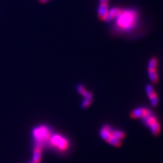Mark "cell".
<instances>
[{"label":"cell","instance_id":"obj_1","mask_svg":"<svg viewBox=\"0 0 163 163\" xmlns=\"http://www.w3.org/2000/svg\"><path fill=\"white\" fill-rule=\"evenodd\" d=\"M32 135L34 141H36V144H40L43 147L46 144H49L52 133L49 126L42 125L33 129Z\"/></svg>","mask_w":163,"mask_h":163},{"label":"cell","instance_id":"obj_2","mask_svg":"<svg viewBox=\"0 0 163 163\" xmlns=\"http://www.w3.org/2000/svg\"><path fill=\"white\" fill-rule=\"evenodd\" d=\"M141 119H142L144 125L147 127H149L150 129L151 132H152L153 135H159L161 131L160 123L158 122L156 115L152 111L149 110L147 115H145L144 117L141 118Z\"/></svg>","mask_w":163,"mask_h":163},{"label":"cell","instance_id":"obj_3","mask_svg":"<svg viewBox=\"0 0 163 163\" xmlns=\"http://www.w3.org/2000/svg\"><path fill=\"white\" fill-rule=\"evenodd\" d=\"M49 144L59 151H66L70 146L68 140L58 133L52 134L49 141Z\"/></svg>","mask_w":163,"mask_h":163},{"label":"cell","instance_id":"obj_4","mask_svg":"<svg viewBox=\"0 0 163 163\" xmlns=\"http://www.w3.org/2000/svg\"><path fill=\"white\" fill-rule=\"evenodd\" d=\"M117 24L120 26V28H124V29H128V28L132 27L133 24L134 22V13L133 11H121L119 15L117 16Z\"/></svg>","mask_w":163,"mask_h":163},{"label":"cell","instance_id":"obj_5","mask_svg":"<svg viewBox=\"0 0 163 163\" xmlns=\"http://www.w3.org/2000/svg\"><path fill=\"white\" fill-rule=\"evenodd\" d=\"M146 91H147V94L150 100L151 104L153 106H157L159 104V97H158L157 94H156L155 89L151 85H147L146 87Z\"/></svg>","mask_w":163,"mask_h":163},{"label":"cell","instance_id":"obj_6","mask_svg":"<svg viewBox=\"0 0 163 163\" xmlns=\"http://www.w3.org/2000/svg\"><path fill=\"white\" fill-rule=\"evenodd\" d=\"M149 110H150V109L145 107L137 108V109H134V110L131 113V116L133 119H138V118L141 119V118L144 117Z\"/></svg>","mask_w":163,"mask_h":163},{"label":"cell","instance_id":"obj_7","mask_svg":"<svg viewBox=\"0 0 163 163\" xmlns=\"http://www.w3.org/2000/svg\"><path fill=\"white\" fill-rule=\"evenodd\" d=\"M43 147L40 144H35L34 150H33V162L36 163H40L42 157V151Z\"/></svg>","mask_w":163,"mask_h":163},{"label":"cell","instance_id":"obj_8","mask_svg":"<svg viewBox=\"0 0 163 163\" xmlns=\"http://www.w3.org/2000/svg\"><path fill=\"white\" fill-rule=\"evenodd\" d=\"M148 75H149V79L153 84H156L159 82V76H158L157 70L156 69L148 70Z\"/></svg>","mask_w":163,"mask_h":163},{"label":"cell","instance_id":"obj_9","mask_svg":"<svg viewBox=\"0 0 163 163\" xmlns=\"http://www.w3.org/2000/svg\"><path fill=\"white\" fill-rule=\"evenodd\" d=\"M77 91L83 97L85 98L92 97V94H91V92H89V91H88L82 85H79L77 86Z\"/></svg>","mask_w":163,"mask_h":163},{"label":"cell","instance_id":"obj_10","mask_svg":"<svg viewBox=\"0 0 163 163\" xmlns=\"http://www.w3.org/2000/svg\"><path fill=\"white\" fill-rule=\"evenodd\" d=\"M108 12V7L106 4H101L98 7L97 10V14L98 17H99L101 19H103L104 17L105 16V14Z\"/></svg>","mask_w":163,"mask_h":163},{"label":"cell","instance_id":"obj_11","mask_svg":"<svg viewBox=\"0 0 163 163\" xmlns=\"http://www.w3.org/2000/svg\"><path fill=\"white\" fill-rule=\"evenodd\" d=\"M113 136L121 141V140L124 139L125 137V134L120 130H115V129H113Z\"/></svg>","mask_w":163,"mask_h":163},{"label":"cell","instance_id":"obj_12","mask_svg":"<svg viewBox=\"0 0 163 163\" xmlns=\"http://www.w3.org/2000/svg\"><path fill=\"white\" fill-rule=\"evenodd\" d=\"M158 66V60L156 58H153L149 60L148 63V70L151 69H157Z\"/></svg>","mask_w":163,"mask_h":163},{"label":"cell","instance_id":"obj_13","mask_svg":"<svg viewBox=\"0 0 163 163\" xmlns=\"http://www.w3.org/2000/svg\"><path fill=\"white\" fill-rule=\"evenodd\" d=\"M108 12L112 15L113 18H116L121 12V10L119 8H112L111 9L108 10Z\"/></svg>","mask_w":163,"mask_h":163},{"label":"cell","instance_id":"obj_14","mask_svg":"<svg viewBox=\"0 0 163 163\" xmlns=\"http://www.w3.org/2000/svg\"><path fill=\"white\" fill-rule=\"evenodd\" d=\"M91 103H92V97L89 98H85L84 101H82V108H87L91 105Z\"/></svg>","mask_w":163,"mask_h":163},{"label":"cell","instance_id":"obj_15","mask_svg":"<svg viewBox=\"0 0 163 163\" xmlns=\"http://www.w3.org/2000/svg\"><path fill=\"white\" fill-rule=\"evenodd\" d=\"M113 19V18L112 15H111V14H109V12L106 13V14H105V16H104V18H103V20H104V21H106V22H109V21H111Z\"/></svg>","mask_w":163,"mask_h":163},{"label":"cell","instance_id":"obj_16","mask_svg":"<svg viewBox=\"0 0 163 163\" xmlns=\"http://www.w3.org/2000/svg\"><path fill=\"white\" fill-rule=\"evenodd\" d=\"M108 1L109 0H100V2H101V4H108Z\"/></svg>","mask_w":163,"mask_h":163},{"label":"cell","instance_id":"obj_17","mask_svg":"<svg viewBox=\"0 0 163 163\" xmlns=\"http://www.w3.org/2000/svg\"><path fill=\"white\" fill-rule=\"evenodd\" d=\"M39 1H40L41 2L45 3V2H48V1H49V0H39Z\"/></svg>","mask_w":163,"mask_h":163}]
</instances>
